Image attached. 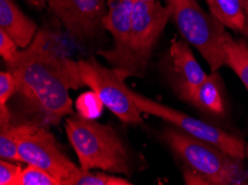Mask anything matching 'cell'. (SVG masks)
<instances>
[{
  "label": "cell",
  "mask_w": 248,
  "mask_h": 185,
  "mask_svg": "<svg viewBox=\"0 0 248 185\" xmlns=\"http://www.w3.org/2000/svg\"><path fill=\"white\" fill-rule=\"evenodd\" d=\"M169 16L186 43L199 51L212 71L225 66V27L196 0H167Z\"/></svg>",
  "instance_id": "4"
},
{
  "label": "cell",
  "mask_w": 248,
  "mask_h": 185,
  "mask_svg": "<svg viewBox=\"0 0 248 185\" xmlns=\"http://www.w3.org/2000/svg\"><path fill=\"white\" fill-rule=\"evenodd\" d=\"M46 33H37L31 44L18 52L7 67L17 81V92L38 110L48 123L55 124L73 113L69 90L86 85L78 62L47 50L44 47Z\"/></svg>",
  "instance_id": "1"
},
{
  "label": "cell",
  "mask_w": 248,
  "mask_h": 185,
  "mask_svg": "<svg viewBox=\"0 0 248 185\" xmlns=\"http://www.w3.org/2000/svg\"><path fill=\"white\" fill-rule=\"evenodd\" d=\"M66 134L81 169L126 175L133 172L129 150L112 127L87 116L74 115L66 121Z\"/></svg>",
  "instance_id": "3"
},
{
  "label": "cell",
  "mask_w": 248,
  "mask_h": 185,
  "mask_svg": "<svg viewBox=\"0 0 248 185\" xmlns=\"http://www.w3.org/2000/svg\"><path fill=\"white\" fill-rule=\"evenodd\" d=\"M224 52L225 65L237 74L248 90V43L236 40L227 33L224 41Z\"/></svg>",
  "instance_id": "15"
},
{
  "label": "cell",
  "mask_w": 248,
  "mask_h": 185,
  "mask_svg": "<svg viewBox=\"0 0 248 185\" xmlns=\"http://www.w3.org/2000/svg\"><path fill=\"white\" fill-rule=\"evenodd\" d=\"M17 92V81L10 71L0 73V105H7L10 98Z\"/></svg>",
  "instance_id": "20"
},
{
  "label": "cell",
  "mask_w": 248,
  "mask_h": 185,
  "mask_svg": "<svg viewBox=\"0 0 248 185\" xmlns=\"http://www.w3.org/2000/svg\"><path fill=\"white\" fill-rule=\"evenodd\" d=\"M0 157L10 162H21L18 152L17 126L8 123L0 127Z\"/></svg>",
  "instance_id": "17"
},
{
  "label": "cell",
  "mask_w": 248,
  "mask_h": 185,
  "mask_svg": "<svg viewBox=\"0 0 248 185\" xmlns=\"http://www.w3.org/2000/svg\"><path fill=\"white\" fill-rule=\"evenodd\" d=\"M0 29L26 49L37 36V25L19 9L14 0H0Z\"/></svg>",
  "instance_id": "12"
},
{
  "label": "cell",
  "mask_w": 248,
  "mask_h": 185,
  "mask_svg": "<svg viewBox=\"0 0 248 185\" xmlns=\"http://www.w3.org/2000/svg\"><path fill=\"white\" fill-rule=\"evenodd\" d=\"M50 9L70 35L77 39L93 37L103 26L105 0H48Z\"/></svg>",
  "instance_id": "9"
},
{
  "label": "cell",
  "mask_w": 248,
  "mask_h": 185,
  "mask_svg": "<svg viewBox=\"0 0 248 185\" xmlns=\"http://www.w3.org/2000/svg\"><path fill=\"white\" fill-rule=\"evenodd\" d=\"M208 74L202 70L186 41H174L169 49V80L180 100L191 98Z\"/></svg>",
  "instance_id": "10"
},
{
  "label": "cell",
  "mask_w": 248,
  "mask_h": 185,
  "mask_svg": "<svg viewBox=\"0 0 248 185\" xmlns=\"http://www.w3.org/2000/svg\"><path fill=\"white\" fill-rule=\"evenodd\" d=\"M161 139L185 165L184 179L186 184H248V170L244 160L177 128L165 129Z\"/></svg>",
  "instance_id": "2"
},
{
  "label": "cell",
  "mask_w": 248,
  "mask_h": 185,
  "mask_svg": "<svg viewBox=\"0 0 248 185\" xmlns=\"http://www.w3.org/2000/svg\"><path fill=\"white\" fill-rule=\"evenodd\" d=\"M129 93L135 104L141 112L154 115L170 123L177 129L182 130L191 137L201 139L210 144L217 146L231 156L244 160L246 158V144L242 139L221 130L212 123L199 120L186 114L176 109L164 105L159 102L148 99L140 93L135 92L129 88Z\"/></svg>",
  "instance_id": "7"
},
{
  "label": "cell",
  "mask_w": 248,
  "mask_h": 185,
  "mask_svg": "<svg viewBox=\"0 0 248 185\" xmlns=\"http://www.w3.org/2000/svg\"><path fill=\"white\" fill-rule=\"evenodd\" d=\"M17 132L21 162L45 170L60 185H68L80 168L76 167L62 152L54 134L32 123L18 124Z\"/></svg>",
  "instance_id": "6"
},
{
  "label": "cell",
  "mask_w": 248,
  "mask_h": 185,
  "mask_svg": "<svg viewBox=\"0 0 248 185\" xmlns=\"http://www.w3.org/2000/svg\"><path fill=\"white\" fill-rule=\"evenodd\" d=\"M19 185H60V183L45 170L28 164L22 170Z\"/></svg>",
  "instance_id": "18"
},
{
  "label": "cell",
  "mask_w": 248,
  "mask_h": 185,
  "mask_svg": "<svg viewBox=\"0 0 248 185\" xmlns=\"http://www.w3.org/2000/svg\"><path fill=\"white\" fill-rule=\"evenodd\" d=\"M246 157L248 158V144L246 145Z\"/></svg>",
  "instance_id": "25"
},
{
  "label": "cell",
  "mask_w": 248,
  "mask_h": 185,
  "mask_svg": "<svg viewBox=\"0 0 248 185\" xmlns=\"http://www.w3.org/2000/svg\"><path fill=\"white\" fill-rule=\"evenodd\" d=\"M135 2H153L156 1V0H134Z\"/></svg>",
  "instance_id": "24"
},
{
  "label": "cell",
  "mask_w": 248,
  "mask_h": 185,
  "mask_svg": "<svg viewBox=\"0 0 248 185\" xmlns=\"http://www.w3.org/2000/svg\"><path fill=\"white\" fill-rule=\"evenodd\" d=\"M210 14L224 27L244 33L246 28V14L240 0H206Z\"/></svg>",
  "instance_id": "14"
},
{
  "label": "cell",
  "mask_w": 248,
  "mask_h": 185,
  "mask_svg": "<svg viewBox=\"0 0 248 185\" xmlns=\"http://www.w3.org/2000/svg\"><path fill=\"white\" fill-rule=\"evenodd\" d=\"M22 170L20 165L10 163V161H0V185H19Z\"/></svg>",
  "instance_id": "19"
},
{
  "label": "cell",
  "mask_w": 248,
  "mask_h": 185,
  "mask_svg": "<svg viewBox=\"0 0 248 185\" xmlns=\"http://www.w3.org/2000/svg\"><path fill=\"white\" fill-rule=\"evenodd\" d=\"M18 46L14 39L0 29V55L6 63L13 62L18 55Z\"/></svg>",
  "instance_id": "21"
},
{
  "label": "cell",
  "mask_w": 248,
  "mask_h": 185,
  "mask_svg": "<svg viewBox=\"0 0 248 185\" xmlns=\"http://www.w3.org/2000/svg\"><path fill=\"white\" fill-rule=\"evenodd\" d=\"M134 0H108V11L103 19V27L114 38V49L99 51L98 54L107 59L112 69L119 65L126 54L133 24Z\"/></svg>",
  "instance_id": "11"
},
{
  "label": "cell",
  "mask_w": 248,
  "mask_h": 185,
  "mask_svg": "<svg viewBox=\"0 0 248 185\" xmlns=\"http://www.w3.org/2000/svg\"><path fill=\"white\" fill-rule=\"evenodd\" d=\"M169 19L168 8L159 2H135L128 46L114 70L124 79L140 74L147 67L153 49Z\"/></svg>",
  "instance_id": "5"
},
{
  "label": "cell",
  "mask_w": 248,
  "mask_h": 185,
  "mask_svg": "<svg viewBox=\"0 0 248 185\" xmlns=\"http://www.w3.org/2000/svg\"><path fill=\"white\" fill-rule=\"evenodd\" d=\"M190 104L197 110L214 116H221L226 112L225 88L221 75L217 71L208 74L191 98Z\"/></svg>",
  "instance_id": "13"
},
{
  "label": "cell",
  "mask_w": 248,
  "mask_h": 185,
  "mask_svg": "<svg viewBox=\"0 0 248 185\" xmlns=\"http://www.w3.org/2000/svg\"><path fill=\"white\" fill-rule=\"evenodd\" d=\"M124 177L106 174L104 172H92V170L79 169L68 185H131Z\"/></svg>",
  "instance_id": "16"
},
{
  "label": "cell",
  "mask_w": 248,
  "mask_h": 185,
  "mask_svg": "<svg viewBox=\"0 0 248 185\" xmlns=\"http://www.w3.org/2000/svg\"><path fill=\"white\" fill-rule=\"evenodd\" d=\"M82 81L98 97L101 104L119 120L131 126L142 123L141 111L129 93L125 79L114 69H108L95 59L78 61Z\"/></svg>",
  "instance_id": "8"
},
{
  "label": "cell",
  "mask_w": 248,
  "mask_h": 185,
  "mask_svg": "<svg viewBox=\"0 0 248 185\" xmlns=\"http://www.w3.org/2000/svg\"><path fill=\"white\" fill-rule=\"evenodd\" d=\"M243 3L244 10H245V14H246V28L245 31H244V35H245L246 39L248 40V0H240Z\"/></svg>",
  "instance_id": "22"
},
{
  "label": "cell",
  "mask_w": 248,
  "mask_h": 185,
  "mask_svg": "<svg viewBox=\"0 0 248 185\" xmlns=\"http://www.w3.org/2000/svg\"><path fill=\"white\" fill-rule=\"evenodd\" d=\"M27 1L33 6L38 7V8H43L45 3H46V0H27Z\"/></svg>",
  "instance_id": "23"
}]
</instances>
